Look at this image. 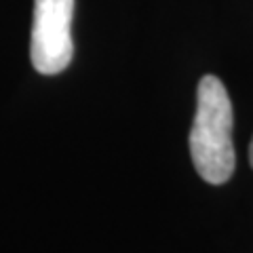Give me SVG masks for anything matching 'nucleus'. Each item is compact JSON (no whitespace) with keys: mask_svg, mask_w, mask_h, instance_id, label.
<instances>
[{"mask_svg":"<svg viewBox=\"0 0 253 253\" xmlns=\"http://www.w3.org/2000/svg\"><path fill=\"white\" fill-rule=\"evenodd\" d=\"M234 114L224 83L203 76L196 91V114L190 131V154L199 175L209 184H226L234 173Z\"/></svg>","mask_w":253,"mask_h":253,"instance_id":"nucleus-1","label":"nucleus"},{"mask_svg":"<svg viewBox=\"0 0 253 253\" xmlns=\"http://www.w3.org/2000/svg\"><path fill=\"white\" fill-rule=\"evenodd\" d=\"M74 0H34L30 57L36 72H63L74 55L72 42Z\"/></svg>","mask_w":253,"mask_h":253,"instance_id":"nucleus-2","label":"nucleus"},{"mask_svg":"<svg viewBox=\"0 0 253 253\" xmlns=\"http://www.w3.org/2000/svg\"><path fill=\"white\" fill-rule=\"evenodd\" d=\"M249 163H251V167H253V139H251V146H249Z\"/></svg>","mask_w":253,"mask_h":253,"instance_id":"nucleus-3","label":"nucleus"}]
</instances>
